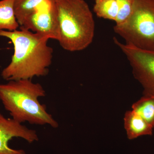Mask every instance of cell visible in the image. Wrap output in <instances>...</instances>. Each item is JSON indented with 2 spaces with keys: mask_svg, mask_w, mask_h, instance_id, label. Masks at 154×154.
<instances>
[{
  "mask_svg": "<svg viewBox=\"0 0 154 154\" xmlns=\"http://www.w3.org/2000/svg\"><path fill=\"white\" fill-rule=\"evenodd\" d=\"M0 36L10 39L14 46L11 63L1 73L3 79H32L48 74L53 52L48 45L49 38L24 29L1 30Z\"/></svg>",
  "mask_w": 154,
  "mask_h": 154,
  "instance_id": "6da1fadb",
  "label": "cell"
},
{
  "mask_svg": "<svg viewBox=\"0 0 154 154\" xmlns=\"http://www.w3.org/2000/svg\"><path fill=\"white\" fill-rule=\"evenodd\" d=\"M0 84V101L5 110L17 122L22 124L48 125L58 127V123L47 111L45 105L38 101L46 96V92L39 83L32 79L8 81Z\"/></svg>",
  "mask_w": 154,
  "mask_h": 154,
  "instance_id": "7a4b0ae2",
  "label": "cell"
},
{
  "mask_svg": "<svg viewBox=\"0 0 154 154\" xmlns=\"http://www.w3.org/2000/svg\"><path fill=\"white\" fill-rule=\"evenodd\" d=\"M57 36L63 48L71 52L87 48L93 42L95 21L85 0H56Z\"/></svg>",
  "mask_w": 154,
  "mask_h": 154,
  "instance_id": "3957f363",
  "label": "cell"
},
{
  "mask_svg": "<svg viewBox=\"0 0 154 154\" xmlns=\"http://www.w3.org/2000/svg\"><path fill=\"white\" fill-rule=\"evenodd\" d=\"M113 30L125 44L154 51V0H134L129 18Z\"/></svg>",
  "mask_w": 154,
  "mask_h": 154,
  "instance_id": "277c9868",
  "label": "cell"
},
{
  "mask_svg": "<svg viewBox=\"0 0 154 154\" xmlns=\"http://www.w3.org/2000/svg\"><path fill=\"white\" fill-rule=\"evenodd\" d=\"M113 40L129 62L134 77L143 88V95L154 96V51L122 43L115 37Z\"/></svg>",
  "mask_w": 154,
  "mask_h": 154,
  "instance_id": "5b68a950",
  "label": "cell"
},
{
  "mask_svg": "<svg viewBox=\"0 0 154 154\" xmlns=\"http://www.w3.org/2000/svg\"><path fill=\"white\" fill-rule=\"evenodd\" d=\"M56 1H49L34 11L20 29L30 30L33 33L57 40V12Z\"/></svg>",
  "mask_w": 154,
  "mask_h": 154,
  "instance_id": "8992f818",
  "label": "cell"
},
{
  "mask_svg": "<svg viewBox=\"0 0 154 154\" xmlns=\"http://www.w3.org/2000/svg\"><path fill=\"white\" fill-rule=\"evenodd\" d=\"M21 138L29 143L38 140L36 131L30 129L12 118L0 113V154H26L24 150L16 149L9 146L13 138Z\"/></svg>",
  "mask_w": 154,
  "mask_h": 154,
  "instance_id": "52a82bcc",
  "label": "cell"
},
{
  "mask_svg": "<svg viewBox=\"0 0 154 154\" xmlns=\"http://www.w3.org/2000/svg\"><path fill=\"white\" fill-rule=\"evenodd\" d=\"M124 124L128 139L152 134L153 128L132 110H128L125 114Z\"/></svg>",
  "mask_w": 154,
  "mask_h": 154,
  "instance_id": "ba28073f",
  "label": "cell"
},
{
  "mask_svg": "<svg viewBox=\"0 0 154 154\" xmlns=\"http://www.w3.org/2000/svg\"><path fill=\"white\" fill-rule=\"evenodd\" d=\"M15 0L0 1V31L17 30L19 25L15 16Z\"/></svg>",
  "mask_w": 154,
  "mask_h": 154,
  "instance_id": "9c48e42d",
  "label": "cell"
},
{
  "mask_svg": "<svg viewBox=\"0 0 154 154\" xmlns=\"http://www.w3.org/2000/svg\"><path fill=\"white\" fill-rule=\"evenodd\" d=\"M51 0H15L14 9L19 27L33 14L38 7Z\"/></svg>",
  "mask_w": 154,
  "mask_h": 154,
  "instance_id": "30bf717a",
  "label": "cell"
},
{
  "mask_svg": "<svg viewBox=\"0 0 154 154\" xmlns=\"http://www.w3.org/2000/svg\"><path fill=\"white\" fill-rule=\"evenodd\" d=\"M132 110L154 128V96L143 95L134 103Z\"/></svg>",
  "mask_w": 154,
  "mask_h": 154,
  "instance_id": "8fae6325",
  "label": "cell"
},
{
  "mask_svg": "<svg viewBox=\"0 0 154 154\" xmlns=\"http://www.w3.org/2000/svg\"><path fill=\"white\" fill-rule=\"evenodd\" d=\"M93 10L99 18L115 22L118 13L117 0H95Z\"/></svg>",
  "mask_w": 154,
  "mask_h": 154,
  "instance_id": "7c38bea8",
  "label": "cell"
},
{
  "mask_svg": "<svg viewBox=\"0 0 154 154\" xmlns=\"http://www.w3.org/2000/svg\"><path fill=\"white\" fill-rule=\"evenodd\" d=\"M118 13L115 22L119 25L125 22L129 18L132 12L134 0H117Z\"/></svg>",
  "mask_w": 154,
  "mask_h": 154,
  "instance_id": "4fadbf2b",
  "label": "cell"
}]
</instances>
